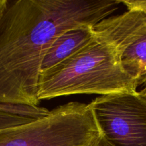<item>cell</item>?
Listing matches in <instances>:
<instances>
[{
  "mask_svg": "<svg viewBox=\"0 0 146 146\" xmlns=\"http://www.w3.org/2000/svg\"><path fill=\"white\" fill-rule=\"evenodd\" d=\"M122 5L118 0L9 1L0 22V104L39 106L43 59L64 31L94 26Z\"/></svg>",
  "mask_w": 146,
  "mask_h": 146,
  "instance_id": "cell-1",
  "label": "cell"
},
{
  "mask_svg": "<svg viewBox=\"0 0 146 146\" xmlns=\"http://www.w3.org/2000/svg\"><path fill=\"white\" fill-rule=\"evenodd\" d=\"M138 88L123 68L115 48L94 34L78 51L40 74L37 96L40 101L74 94L135 92Z\"/></svg>",
  "mask_w": 146,
  "mask_h": 146,
  "instance_id": "cell-2",
  "label": "cell"
},
{
  "mask_svg": "<svg viewBox=\"0 0 146 146\" xmlns=\"http://www.w3.org/2000/svg\"><path fill=\"white\" fill-rule=\"evenodd\" d=\"M101 134L90 104L70 102L32 122L0 130V146H91Z\"/></svg>",
  "mask_w": 146,
  "mask_h": 146,
  "instance_id": "cell-3",
  "label": "cell"
},
{
  "mask_svg": "<svg viewBox=\"0 0 146 146\" xmlns=\"http://www.w3.org/2000/svg\"><path fill=\"white\" fill-rule=\"evenodd\" d=\"M101 133L113 146H146V97L138 91L100 96L90 103Z\"/></svg>",
  "mask_w": 146,
  "mask_h": 146,
  "instance_id": "cell-4",
  "label": "cell"
},
{
  "mask_svg": "<svg viewBox=\"0 0 146 146\" xmlns=\"http://www.w3.org/2000/svg\"><path fill=\"white\" fill-rule=\"evenodd\" d=\"M125 12L110 16L92 27L94 36L115 48L126 72L140 87L146 78V11L130 0H118Z\"/></svg>",
  "mask_w": 146,
  "mask_h": 146,
  "instance_id": "cell-5",
  "label": "cell"
},
{
  "mask_svg": "<svg viewBox=\"0 0 146 146\" xmlns=\"http://www.w3.org/2000/svg\"><path fill=\"white\" fill-rule=\"evenodd\" d=\"M92 27L79 26L60 34L53 41L44 56L41 73L60 64L87 44L94 37Z\"/></svg>",
  "mask_w": 146,
  "mask_h": 146,
  "instance_id": "cell-6",
  "label": "cell"
},
{
  "mask_svg": "<svg viewBox=\"0 0 146 146\" xmlns=\"http://www.w3.org/2000/svg\"><path fill=\"white\" fill-rule=\"evenodd\" d=\"M49 112L40 106L0 104V130L32 122L45 116Z\"/></svg>",
  "mask_w": 146,
  "mask_h": 146,
  "instance_id": "cell-7",
  "label": "cell"
},
{
  "mask_svg": "<svg viewBox=\"0 0 146 146\" xmlns=\"http://www.w3.org/2000/svg\"><path fill=\"white\" fill-rule=\"evenodd\" d=\"M91 146H113L112 144H110L107 140L104 138V137L101 134V135L100 136V138L94 143Z\"/></svg>",
  "mask_w": 146,
  "mask_h": 146,
  "instance_id": "cell-8",
  "label": "cell"
},
{
  "mask_svg": "<svg viewBox=\"0 0 146 146\" xmlns=\"http://www.w3.org/2000/svg\"><path fill=\"white\" fill-rule=\"evenodd\" d=\"M9 1H7V0H0V22H1V20L4 16V13H5Z\"/></svg>",
  "mask_w": 146,
  "mask_h": 146,
  "instance_id": "cell-9",
  "label": "cell"
},
{
  "mask_svg": "<svg viewBox=\"0 0 146 146\" xmlns=\"http://www.w3.org/2000/svg\"><path fill=\"white\" fill-rule=\"evenodd\" d=\"M140 87H141V88H140V89L137 91H138L140 94H142V95L146 97V78L143 81V83H142Z\"/></svg>",
  "mask_w": 146,
  "mask_h": 146,
  "instance_id": "cell-10",
  "label": "cell"
}]
</instances>
